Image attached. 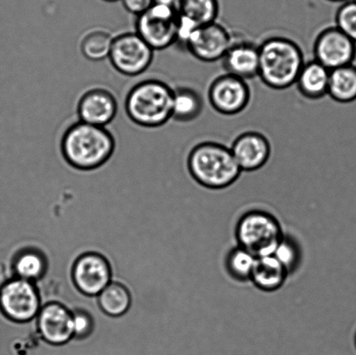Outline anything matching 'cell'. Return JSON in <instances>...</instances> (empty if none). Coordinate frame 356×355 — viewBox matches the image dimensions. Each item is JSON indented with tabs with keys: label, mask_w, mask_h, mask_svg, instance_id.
I'll return each instance as SVG.
<instances>
[{
	"label": "cell",
	"mask_w": 356,
	"mask_h": 355,
	"mask_svg": "<svg viewBox=\"0 0 356 355\" xmlns=\"http://www.w3.org/2000/svg\"><path fill=\"white\" fill-rule=\"evenodd\" d=\"M116 148L113 135L106 127L76 122L63 135L61 152L70 166L82 172L100 168L109 161Z\"/></svg>",
	"instance_id": "cell-1"
},
{
	"label": "cell",
	"mask_w": 356,
	"mask_h": 355,
	"mask_svg": "<svg viewBox=\"0 0 356 355\" xmlns=\"http://www.w3.org/2000/svg\"><path fill=\"white\" fill-rule=\"evenodd\" d=\"M259 47L258 78L268 88L282 90L296 85L305 54L296 41L284 36H270Z\"/></svg>",
	"instance_id": "cell-2"
},
{
	"label": "cell",
	"mask_w": 356,
	"mask_h": 355,
	"mask_svg": "<svg viewBox=\"0 0 356 355\" xmlns=\"http://www.w3.org/2000/svg\"><path fill=\"white\" fill-rule=\"evenodd\" d=\"M187 167L199 185L213 190L233 185L243 172L230 148L213 141L194 146L188 153Z\"/></svg>",
	"instance_id": "cell-3"
},
{
	"label": "cell",
	"mask_w": 356,
	"mask_h": 355,
	"mask_svg": "<svg viewBox=\"0 0 356 355\" xmlns=\"http://www.w3.org/2000/svg\"><path fill=\"white\" fill-rule=\"evenodd\" d=\"M174 89L159 79L144 80L132 87L125 99V111L134 124L159 128L172 118Z\"/></svg>",
	"instance_id": "cell-4"
},
{
	"label": "cell",
	"mask_w": 356,
	"mask_h": 355,
	"mask_svg": "<svg viewBox=\"0 0 356 355\" xmlns=\"http://www.w3.org/2000/svg\"><path fill=\"white\" fill-rule=\"evenodd\" d=\"M238 246L256 257L274 255L284 236L280 222L270 212L253 210L239 218L236 226Z\"/></svg>",
	"instance_id": "cell-5"
},
{
	"label": "cell",
	"mask_w": 356,
	"mask_h": 355,
	"mask_svg": "<svg viewBox=\"0 0 356 355\" xmlns=\"http://www.w3.org/2000/svg\"><path fill=\"white\" fill-rule=\"evenodd\" d=\"M41 308L40 295L34 283L13 277L0 285V313L9 321H33Z\"/></svg>",
	"instance_id": "cell-6"
},
{
	"label": "cell",
	"mask_w": 356,
	"mask_h": 355,
	"mask_svg": "<svg viewBox=\"0 0 356 355\" xmlns=\"http://www.w3.org/2000/svg\"><path fill=\"white\" fill-rule=\"evenodd\" d=\"M136 33L153 51L165 50L177 43V17L172 6L155 3L138 16Z\"/></svg>",
	"instance_id": "cell-7"
},
{
	"label": "cell",
	"mask_w": 356,
	"mask_h": 355,
	"mask_svg": "<svg viewBox=\"0 0 356 355\" xmlns=\"http://www.w3.org/2000/svg\"><path fill=\"white\" fill-rule=\"evenodd\" d=\"M154 51L136 33H127L114 38L109 59L120 74L137 76L151 66Z\"/></svg>",
	"instance_id": "cell-8"
},
{
	"label": "cell",
	"mask_w": 356,
	"mask_h": 355,
	"mask_svg": "<svg viewBox=\"0 0 356 355\" xmlns=\"http://www.w3.org/2000/svg\"><path fill=\"white\" fill-rule=\"evenodd\" d=\"M250 97V88L246 80L228 73L216 76L208 89L211 107L225 116L242 113L249 106Z\"/></svg>",
	"instance_id": "cell-9"
},
{
	"label": "cell",
	"mask_w": 356,
	"mask_h": 355,
	"mask_svg": "<svg viewBox=\"0 0 356 355\" xmlns=\"http://www.w3.org/2000/svg\"><path fill=\"white\" fill-rule=\"evenodd\" d=\"M314 59L330 71L353 64L356 43L338 28L330 26L321 31L313 44Z\"/></svg>",
	"instance_id": "cell-10"
},
{
	"label": "cell",
	"mask_w": 356,
	"mask_h": 355,
	"mask_svg": "<svg viewBox=\"0 0 356 355\" xmlns=\"http://www.w3.org/2000/svg\"><path fill=\"white\" fill-rule=\"evenodd\" d=\"M233 40V35L216 21L197 27L184 48L199 61L214 63L222 60Z\"/></svg>",
	"instance_id": "cell-11"
},
{
	"label": "cell",
	"mask_w": 356,
	"mask_h": 355,
	"mask_svg": "<svg viewBox=\"0 0 356 355\" xmlns=\"http://www.w3.org/2000/svg\"><path fill=\"white\" fill-rule=\"evenodd\" d=\"M72 280L79 292L97 297L111 283L110 263L99 254L86 253L73 265Z\"/></svg>",
	"instance_id": "cell-12"
},
{
	"label": "cell",
	"mask_w": 356,
	"mask_h": 355,
	"mask_svg": "<svg viewBox=\"0 0 356 355\" xmlns=\"http://www.w3.org/2000/svg\"><path fill=\"white\" fill-rule=\"evenodd\" d=\"M37 327L42 339L51 346H63L73 340L72 311L58 302L41 308Z\"/></svg>",
	"instance_id": "cell-13"
},
{
	"label": "cell",
	"mask_w": 356,
	"mask_h": 355,
	"mask_svg": "<svg viewBox=\"0 0 356 355\" xmlns=\"http://www.w3.org/2000/svg\"><path fill=\"white\" fill-rule=\"evenodd\" d=\"M234 158L242 172H253L263 168L271 155L268 139L258 131L240 134L230 146Z\"/></svg>",
	"instance_id": "cell-14"
},
{
	"label": "cell",
	"mask_w": 356,
	"mask_h": 355,
	"mask_svg": "<svg viewBox=\"0 0 356 355\" xmlns=\"http://www.w3.org/2000/svg\"><path fill=\"white\" fill-rule=\"evenodd\" d=\"M76 111L80 122L106 127L117 116L118 102L109 90L93 88L80 97Z\"/></svg>",
	"instance_id": "cell-15"
},
{
	"label": "cell",
	"mask_w": 356,
	"mask_h": 355,
	"mask_svg": "<svg viewBox=\"0 0 356 355\" xmlns=\"http://www.w3.org/2000/svg\"><path fill=\"white\" fill-rule=\"evenodd\" d=\"M225 73L249 80L258 76L259 69V47L253 42L236 40L222 59Z\"/></svg>",
	"instance_id": "cell-16"
},
{
	"label": "cell",
	"mask_w": 356,
	"mask_h": 355,
	"mask_svg": "<svg viewBox=\"0 0 356 355\" xmlns=\"http://www.w3.org/2000/svg\"><path fill=\"white\" fill-rule=\"evenodd\" d=\"M289 271L274 255L258 257L250 281L263 292L280 290L289 276Z\"/></svg>",
	"instance_id": "cell-17"
},
{
	"label": "cell",
	"mask_w": 356,
	"mask_h": 355,
	"mask_svg": "<svg viewBox=\"0 0 356 355\" xmlns=\"http://www.w3.org/2000/svg\"><path fill=\"white\" fill-rule=\"evenodd\" d=\"M330 71L319 62H305L300 72L296 85L300 94L306 99L318 100L327 95Z\"/></svg>",
	"instance_id": "cell-18"
},
{
	"label": "cell",
	"mask_w": 356,
	"mask_h": 355,
	"mask_svg": "<svg viewBox=\"0 0 356 355\" xmlns=\"http://www.w3.org/2000/svg\"><path fill=\"white\" fill-rule=\"evenodd\" d=\"M178 19L190 21L197 26L216 22L219 13L218 0H174Z\"/></svg>",
	"instance_id": "cell-19"
},
{
	"label": "cell",
	"mask_w": 356,
	"mask_h": 355,
	"mask_svg": "<svg viewBox=\"0 0 356 355\" xmlns=\"http://www.w3.org/2000/svg\"><path fill=\"white\" fill-rule=\"evenodd\" d=\"M327 96L340 104L356 100V65L351 64L330 71Z\"/></svg>",
	"instance_id": "cell-20"
},
{
	"label": "cell",
	"mask_w": 356,
	"mask_h": 355,
	"mask_svg": "<svg viewBox=\"0 0 356 355\" xmlns=\"http://www.w3.org/2000/svg\"><path fill=\"white\" fill-rule=\"evenodd\" d=\"M204 110V100L197 90L190 87L174 89L172 119L188 123L197 119Z\"/></svg>",
	"instance_id": "cell-21"
},
{
	"label": "cell",
	"mask_w": 356,
	"mask_h": 355,
	"mask_svg": "<svg viewBox=\"0 0 356 355\" xmlns=\"http://www.w3.org/2000/svg\"><path fill=\"white\" fill-rule=\"evenodd\" d=\"M97 302L104 314L120 317L127 313L131 305L130 291L118 283H111L97 295Z\"/></svg>",
	"instance_id": "cell-22"
},
{
	"label": "cell",
	"mask_w": 356,
	"mask_h": 355,
	"mask_svg": "<svg viewBox=\"0 0 356 355\" xmlns=\"http://www.w3.org/2000/svg\"><path fill=\"white\" fill-rule=\"evenodd\" d=\"M114 38L104 29L95 28L83 35L80 41V51L83 57L92 62H99L109 58Z\"/></svg>",
	"instance_id": "cell-23"
},
{
	"label": "cell",
	"mask_w": 356,
	"mask_h": 355,
	"mask_svg": "<svg viewBox=\"0 0 356 355\" xmlns=\"http://www.w3.org/2000/svg\"><path fill=\"white\" fill-rule=\"evenodd\" d=\"M13 270L14 277L34 283L47 273V260L36 250H23L14 257Z\"/></svg>",
	"instance_id": "cell-24"
},
{
	"label": "cell",
	"mask_w": 356,
	"mask_h": 355,
	"mask_svg": "<svg viewBox=\"0 0 356 355\" xmlns=\"http://www.w3.org/2000/svg\"><path fill=\"white\" fill-rule=\"evenodd\" d=\"M257 257L253 254L244 249L242 247L236 246L230 249L225 259V267L230 276L237 281L245 283L250 281L252 274Z\"/></svg>",
	"instance_id": "cell-25"
},
{
	"label": "cell",
	"mask_w": 356,
	"mask_h": 355,
	"mask_svg": "<svg viewBox=\"0 0 356 355\" xmlns=\"http://www.w3.org/2000/svg\"><path fill=\"white\" fill-rule=\"evenodd\" d=\"M274 256L284 264L289 273L298 269L301 259V250L298 242L292 236L284 235L280 243L275 249Z\"/></svg>",
	"instance_id": "cell-26"
},
{
	"label": "cell",
	"mask_w": 356,
	"mask_h": 355,
	"mask_svg": "<svg viewBox=\"0 0 356 355\" xmlns=\"http://www.w3.org/2000/svg\"><path fill=\"white\" fill-rule=\"evenodd\" d=\"M336 26L356 43V3L348 1L337 10Z\"/></svg>",
	"instance_id": "cell-27"
},
{
	"label": "cell",
	"mask_w": 356,
	"mask_h": 355,
	"mask_svg": "<svg viewBox=\"0 0 356 355\" xmlns=\"http://www.w3.org/2000/svg\"><path fill=\"white\" fill-rule=\"evenodd\" d=\"M73 339L83 340L88 338L95 329L92 316L83 309L72 311Z\"/></svg>",
	"instance_id": "cell-28"
},
{
	"label": "cell",
	"mask_w": 356,
	"mask_h": 355,
	"mask_svg": "<svg viewBox=\"0 0 356 355\" xmlns=\"http://www.w3.org/2000/svg\"><path fill=\"white\" fill-rule=\"evenodd\" d=\"M124 8L135 15H141L154 5L155 0H122Z\"/></svg>",
	"instance_id": "cell-29"
},
{
	"label": "cell",
	"mask_w": 356,
	"mask_h": 355,
	"mask_svg": "<svg viewBox=\"0 0 356 355\" xmlns=\"http://www.w3.org/2000/svg\"><path fill=\"white\" fill-rule=\"evenodd\" d=\"M330 1H333V2H343V1H348V0H330Z\"/></svg>",
	"instance_id": "cell-30"
},
{
	"label": "cell",
	"mask_w": 356,
	"mask_h": 355,
	"mask_svg": "<svg viewBox=\"0 0 356 355\" xmlns=\"http://www.w3.org/2000/svg\"><path fill=\"white\" fill-rule=\"evenodd\" d=\"M354 342H355V347L356 349V330H355V336H354Z\"/></svg>",
	"instance_id": "cell-31"
},
{
	"label": "cell",
	"mask_w": 356,
	"mask_h": 355,
	"mask_svg": "<svg viewBox=\"0 0 356 355\" xmlns=\"http://www.w3.org/2000/svg\"><path fill=\"white\" fill-rule=\"evenodd\" d=\"M104 1H106V2H116V1H118V0H104Z\"/></svg>",
	"instance_id": "cell-32"
},
{
	"label": "cell",
	"mask_w": 356,
	"mask_h": 355,
	"mask_svg": "<svg viewBox=\"0 0 356 355\" xmlns=\"http://www.w3.org/2000/svg\"><path fill=\"white\" fill-rule=\"evenodd\" d=\"M354 1L356 3V0H354Z\"/></svg>",
	"instance_id": "cell-33"
}]
</instances>
